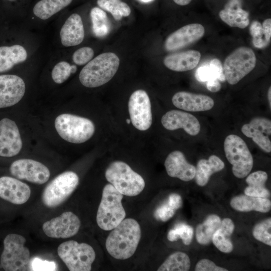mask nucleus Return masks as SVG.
Returning a JSON list of instances; mask_svg holds the SVG:
<instances>
[{"instance_id": "obj_11", "label": "nucleus", "mask_w": 271, "mask_h": 271, "mask_svg": "<svg viewBox=\"0 0 271 271\" xmlns=\"http://www.w3.org/2000/svg\"><path fill=\"white\" fill-rule=\"evenodd\" d=\"M128 107L133 125L140 130L148 129L152 124V113L147 93L142 89L134 91L129 97Z\"/></svg>"}, {"instance_id": "obj_48", "label": "nucleus", "mask_w": 271, "mask_h": 271, "mask_svg": "<svg viewBox=\"0 0 271 271\" xmlns=\"http://www.w3.org/2000/svg\"><path fill=\"white\" fill-rule=\"evenodd\" d=\"M139 1L142 3H148L151 2L153 1L154 0H139Z\"/></svg>"}, {"instance_id": "obj_12", "label": "nucleus", "mask_w": 271, "mask_h": 271, "mask_svg": "<svg viewBox=\"0 0 271 271\" xmlns=\"http://www.w3.org/2000/svg\"><path fill=\"white\" fill-rule=\"evenodd\" d=\"M80 226L78 217L74 213L67 211L46 221L42 225V229L49 237L67 238L76 235Z\"/></svg>"}, {"instance_id": "obj_26", "label": "nucleus", "mask_w": 271, "mask_h": 271, "mask_svg": "<svg viewBox=\"0 0 271 271\" xmlns=\"http://www.w3.org/2000/svg\"><path fill=\"white\" fill-rule=\"evenodd\" d=\"M224 162L217 156L212 155L208 159H201L197 164L195 175L196 183L204 186L208 182L211 176L224 168Z\"/></svg>"}, {"instance_id": "obj_13", "label": "nucleus", "mask_w": 271, "mask_h": 271, "mask_svg": "<svg viewBox=\"0 0 271 271\" xmlns=\"http://www.w3.org/2000/svg\"><path fill=\"white\" fill-rule=\"evenodd\" d=\"M10 171L16 178L37 184L45 183L50 176L49 170L46 166L32 159H20L14 162Z\"/></svg>"}, {"instance_id": "obj_10", "label": "nucleus", "mask_w": 271, "mask_h": 271, "mask_svg": "<svg viewBox=\"0 0 271 271\" xmlns=\"http://www.w3.org/2000/svg\"><path fill=\"white\" fill-rule=\"evenodd\" d=\"M256 63V56L251 48H237L224 61L223 68L225 80L231 85L237 84L254 69Z\"/></svg>"}, {"instance_id": "obj_39", "label": "nucleus", "mask_w": 271, "mask_h": 271, "mask_svg": "<svg viewBox=\"0 0 271 271\" xmlns=\"http://www.w3.org/2000/svg\"><path fill=\"white\" fill-rule=\"evenodd\" d=\"M252 234L257 240L269 246L271 245V218H269L253 227Z\"/></svg>"}, {"instance_id": "obj_27", "label": "nucleus", "mask_w": 271, "mask_h": 271, "mask_svg": "<svg viewBox=\"0 0 271 271\" xmlns=\"http://www.w3.org/2000/svg\"><path fill=\"white\" fill-rule=\"evenodd\" d=\"M27 58V52L20 45L0 47V72L11 69L15 65L23 62Z\"/></svg>"}, {"instance_id": "obj_17", "label": "nucleus", "mask_w": 271, "mask_h": 271, "mask_svg": "<svg viewBox=\"0 0 271 271\" xmlns=\"http://www.w3.org/2000/svg\"><path fill=\"white\" fill-rule=\"evenodd\" d=\"M241 132L252 141L263 151L271 152V121L263 117H255L249 123L244 124Z\"/></svg>"}, {"instance_id": "obj_29", "label": "nucleus", "mask_w": 271, "mask_h": 271, "mask_svg": "<svg viewBox=\"0 0 271 271\" xmlns=\"http://www.w3.org/2000/svg\"><path fill=\"white\" fill-rule=\"evenodd\" d=\"M73 0H38L33 6L35 16L43 20L52 16L69 6Z\"/></svg>"}, {"instance_id": "obj_18", "label": "nucleus", "mask_w": 271, "mask_h": 271, "mask_svg": "<svg viewBox=\"0 0 271 271\" xmlns=\"http://www.w3.org/2000/svg\"><path fill=\"white\" fill-rule=\"evenodd\" d=\"M161 122L167 129L174 130L183 128L191 136L197 135L201 128L198 119L188 112L172 110L167 112L162 117Z\"/></svg>"}, {"instance_id": "obj_41", "label": "nucleus", "mask_w": 271, "mask_h": 271, "mask_svg": "<svg viewBox=\"0 0 271 271\" xmlns=\"http://www.w3.org/2000/svg\"><path fill=\"white\" fill-rule=\"evenodd\" d=\"M176 210L166 202L160 206L155 211V218L163 222L168 221L172 218L175 213Z\"/></svg>"}, {"instance_id": "obj_43", "label": "nucleus", "mask_w": 271, "mask_h": 271, "mask_svg": "<svg viewBox=\"0 0 271 271\" xmlns=\"http://www.w3.org/2000/svg\"><path fill=\"white\" fill-rule=\"evenodd\" d=\"M31 266L33 270H55L56 264L54 262L35 258L32 262Z\"/></svg>"}, {"instance_id": "obj_3", "label": "nucleus", "mask_w": 271, "mask_h": 271, "mask_svg": "<svg viewBox=\"0 0 271 271\" xmlns=\"http://www.w3.org/2000/svg\"><path fill=\"white\" fill-rule=\"evenodd\" d=\"M122 198L123 195L111 184L104 186L96 215V222L101 229L112 230L124 219Z\"/></svg>"}, {"instance_id": "obj_8", "label": "nucleus", "mask_w": 271, "mask_h": 271, "mask_svg": "<svg viewBox=\"0 0 271 271\" xmlns=\"http://www.w3.org/2000/svg\"><path fill=\"white\" fill-rule=\"evenodd\" d=\"M224 150L228 161L232 166L233 175L240 179L247 176L252 169L253 160L243 140L237 135H228L224 142Z\"/></svg>"}, {"instance_id": "obj_19", "label": "nucleus", "mask_w": 271, "mask_h": 271, "mask_svg": "<svg viewBox=\"0 0 271 271\" xmlns=\"http://www.w3.org/2000/svg\"><path fill=\"white\" fill-rule=\"evenodd\" d=\"M31 195V189L17 179L3 176L0 178V197L16 205L26 203Z\"/></svg>"}, {"instance_id": "obj_16", "label": "nucleus", "mask_w": 271, "mask_h": 271, "mask_svg": "<svg viewBox=\"0 0 271 271\" xmlns=\"http://www.w3.org/2000/svg\"><path fill=\"white\" fill-rule=\"evenodd\" d=\"M25 83L16 75H0V108L12 106L18 103L24 96Z\"/></svg>"}, {"instance_id": "obj_44", "label": "nucleus", "mask_w": 271, "mask_h": 271, "mask_svg": "<svg viewBox=\"0 0 271 271\" xmlns=\"http://www.w3.org/2000/svg\"><path fill=\"white\" fill-rule=\"evenodd\" d=\"M168 203L176 210L179 209L182 205V200L180 195L176 193L170 195Z\"/></svg>"}, {"instance_id": "obj_46", "label": "nucleus", "mask_w": 271, "mask_h": 271, "mask_svg": "<svg viewBox=\"0 0 271 271\" xmlns=\"http://www.w3.org/2000/svg\"><path fill=\"white\" fill-rule=\"evenodd\" d=\"M192 0H173L177 5L180 6H186L188 5Z\"/></svg>"}, {"instance_id": "obj_5", "label": "nucleus", "mask_w": 271, "mask_h": 271, "mask_svg": "<svg viewBox=\"0 0 271 271\" xmlns=\"http://www.w3.org/2000/svg\"><path fill=\"white\" fill-rule=\"evenodd\" d=\"M54 124L61 138L74 144L85 142L92 137L95 131V126L91 120L69 113L58 115Z\"/></svg>"}, {"instance_id": "obj_36", "label": "nucleus", "mask_w": 271, "mask_h": 271, "mask_svg": "<svg viewBox=\"0 0 271 271\" xmlns=\"http://www.w3.org/2000/svg\"><path fill=\"white\" fill-rule=\"evenodd\" d=\"M96 3L100 8L109 12L117 21L128 16L131 13L129 6L121 0H97Z\"/></svg>"}, {"instance_id": "obj_6", "label": "nucleus", "mask_w": 271, "mask_h": 271, "mask_svg": "<svg viewBox=\"0 0 271 271\" xmlns=\"http://www.w3.org/2000/svg\"><path fill=\"white\" fill-rule=\"evenodd\" d=\"M26 238L20 234L11 233L4 240V250L0 259V267L6 271L28 270L30 252L25 246Z\"/></svg>"}, {"instance_id": "obj_22", "label": "nucleus", "mask_w": 271, "mask_h": 271, "mask_svg": "<svg viewBox=\"0 0 271 271\" xmlns=\"http://www.w3.org/2000/svg\"><path fill=\"white\" fill-rule=\"evenodd\" d=\"M60 39L65 47L80 44L84 38V29L81 16L77 14H71L61 28Z\"/></svg>"}, {"instance_id": "obj_34", "label": "nucleus", "mask_w": 271, "mask_h": 271, "mask_svg": "<svg viewBox=\"0 0 271 271\" xmlns=\"http://www.w3.org/2000/svg\"><path fill=\"white\" fill-rule=\"evenodd\" d=\"M92 28L97 37H104L110 31L111 25L106 13L101 8L93 7L90 11Z\"/></svg>"}, {"instance_id": "obj_38", "label": "nucleus", "mask_w": 271, "mask_h": 271, "mask_svg": "<svg viewBox=\"0 0 271 271\" xmlns=\"http://www.w3.org/2000/svg\"><path fill=\"white\" fill-rule=\"evenodd\" d=\"M76 70L77 67L75 65H70L66 61H61L53 67L51 76L55 83L61 84L68 79L70 75L74 73Z\"/></svg>"}, {"instance_id": "obj_28", "label": "nucleus", "mask_w": 271, "mask_h": 271, "mask_svg": "<svg viewBox=\"0 0 271 271\" xmlns=\"http://www.w3.org/2000/svg\"><path fill=\"white\" fill-rule=\"evenodd\" d=\"M234 224L233 221L228 218L223 219L220 226L214 233L212 241L215 246L224 253L231 252L233 248L230 236L233 233Z\"/></svg>"}, {"instance_id": "obj_49", "label": "nucleus", "mask_w": 271, "mask_h": 271, "mask_svg": "<svg viewBox=\"0 0 271 271\" xmlns=\"http://www.w3.org/2000/svg\"><path fill=\"white\" fill-rule=\"evenodd\" d=\"M126 121L127 123L129 124L130 122H131V120H130V119H126Z\"/></svg>"}, {"instance_id": "obj_33", "label": "nucleus", "mask_w": 271, "mask_h": 271, "mask_svg": "<svg viewBox=\"0 0 271 271\" xmlns=\"http://www.w3.org/2000/svg\"><path fill=\"white\" fill-rule=\"evenodd\" d=\"M195 77L202 82H207L212 79H217L222 82L226 80L222 64L219 59L216 58L212 59L209 64L199 67L196 71Z\"/></svg>"}, {"instance_id": "obj_30", "label": "nucleus", "mask_w": 271, "mask_h": 271, "mask_svg": "<svg viewBox=\"0 0 271 271\" xmlns=\"http://www.w3.org/2000/svg\"><path fill=\"white\" fill-rule=\"evenodd\" d=\"M267 178V173L262 171H257L249 174L245 180L248 186L244 189L245 194L260 198L270 197V192L265 186Z\"/></svg>"}, {"instance_id": "obj_31", "label": "nucleus", "mask_w": 271, "mask_h": 271, "mask_svg": "<svg viewBox=\"0 0 271 271\" xmlns=\"http://www.w3.org/2000/svg\"><path fill=\"white\" fill-rule=\"evenodd\" d=\"M249 33L255 48L263 49L267 47L270 42L271 19H265L262 25L258 21H253L250 26Z\"/></svg>"}, {"instance_id": "obj_35", "label": "nucleus", "mask_w": 271, "mask_h": 271, "mask_svg": "<svg viewBox=\"0 0 271 271\" xmlns=\"http://www.w3.org/2000/svg\"><path fill=\"white\" fill-rule=\"evenodd\" d=\"M191 266L188 255L185 252H176L170 255L158 268V271H187Z\"/></svg>"}, {"instance_id": "obj_25", "label": "nucleus", "mask_w": 271, "mask_h": 271, "mask_svg": "<svg viewBox=\"0 0 271 271\" xmlns=\"http://www.w3.org/2000/svg\"><path fill=\"white\" fill-rule=\"evenodd\" d=\"M219 16L222 21L232 27L244 29L249 24L248 13L233 0L219 12Z\"/></svg>"}, {"instance_id": "obj_4", "label": "nucleus", "mask_w": 271, "mask_h": 271, "mask_svg": "<svg viewBox=\"0 0 271 271\" xmlns=\"http://www.w3.org/2000/svg\"><path fill=\"white\" fill-rule=\"evenodd\" d=\"M105 176L119 192L125 196H137L145 186L142 177L122 161L111 163L106 169Z\"/></svg>"}, {"instance_id": "obj_32", "label": "nucleus", "mask_w": 271, "mask_h": 271, "mask_svg": "<svg viewBox=\"0 0 271 271\" xmlns=\"http://www.w3.org/2000/svg\"><path fill=\"white\" fill-rule=\"evenodd\" d=\"M221 222L218 215H209L205 220L199 224L196 228V237L198 242L205 245L211 241L213 235L220 226Z\"/></svg>"}, {"instance_id": "obj_40", "label": "nucleus", "mask_w": 271, "mask_h": 271, "mask_svg": "<svg viewBox=\"0 0 271 271\" xmlns=\"http://www.w3.org/2000/svg\"><path fill=\"white\" fill-rule=\"evenodd\" d=\"M93 50L89 47H83L77 50L73 54L75 64L82 65L89 62L94 56Z\"/></svg>"}, {"instance_id": "obj_1", "label": "nucleus", "mask_w": 271, "mask_h": 271, "mask_svg": "<svg viewBox=\"0 0 271 271\" xmlns=\"http://www.w3.org/2000/svg\"><path fill=\"white\" fill-rule=\"evenodd\" d=\"M141 230L139 223L134 219H124L112 229L107 236L105 246L113 258L126 259L134 253L140 242Z\"/></svg>"}, {"instance_id": "obj_15", "label": "nucleus", "mask_w": 271, "mask_h": 271, "mask_svg": "<svg viewBox=\"0 0 271 271\" xmlns=\"http://www.w3.org/2000/svg\"><path fill=\"white\" fill-rule=\"evenodd\" d=\"M204 27L194 23L184 26L171 34L165 42V48L168 51L182 49L200 39L204 35Z\"/></svg>"}, {"instance_id": "obj_14", "label": "nucleus", "mask_w": 271, "mask_h": 271, "mask_svg": "<svg viewBox=\"0 0 271 271\" xmlns=\"http://www.w3.org/2000/svg\"><path fill=\"white\" fill-rule=\"evenodd\" d=\"M22 141L16 122L8 118L0 120V156L14 157L19 153Z\"/></svg>"}, {"instance_id": "obj_37", "label": "nucleus", "mask_w": 271, "mask_h": 271, "mask_svg": "<svg viewBox=\"0 0 271 271\" xmlns=\"http://www.w3.org/2000/svg\"><path fill=\"white\" fill-rule=\"evenodd\" d=\"M193 236V228L184 223H179L173 229L169 230L167 238L170 241H174L181 238L185 245H189Z\"/></svg>"}, {"instance_id": "obj_2", "label": "nucleus", "mask_w": 271, "mask_h": 271, "mask_svg": "<svg viewBox=\"0 0 271 271\" xmlns=\"http://www.w3.org/2000/svg\"><path fill=\"white\" fill-rule=\"evenodd\" d=\"M119 63L118 57L114 53L100 54L82 68L79 75V80L86 87L100 86L113 78L118 70Z\"/></svg>"}, {"instance_id": "obj_23", "label": "nucleus", "mask_w": 271, "mask_h": 271, "mask_svg": "<svg viewBox=\"0 0 271 271\" xmlns=\"http://www.w3.org/2000/svg\"><path fill=\"white\" fill-rule=\"evenodd\" d=\"M200 58L199 51L191 50L168 55L163 62L165 66L171 70L184 72L195 68Z\"/></svg>"}, {"instance_id": "obj_20", "label": "nucleus", "mask_w": 271, "mask_h": 271, "mask_svg": "<svg viewBox=\"0 0 271 271\" xmlns=\"http://www.w3.org/2000/svg\"><path fill=\"white\" fill-rule=\"evenodd\" d=\"M172 101L176 107L192 112L209 110L214 105L213 99L207 95L185 91H180L175 93Z\"/></svg>"}, {"instance_id": "obj_47", "label": "nucleus", "mask_w": 271, "mask_h": 271, "mask_svg": "<svg viewBox=\"0 0 271 271\" xmlns=\"http://www.w3.org/2000/svg\"><path fill=\"white\" fill-rule=\"evenodd\" d=\"M268 100L270 108L271 107V87H270L268 90L267 93Z\"/></svg>"}, {"instance_id": "obj_21", "label": "nucleus", "mask_w": 271, "mask_h": 271, "mask_svg": "<svg viewBox=\"0 0 271 271\" xmlns=\"http://www.w3.org/2000/svg\"><path fill=\"white\" fill-rule=\"evenodd\" d=\"M164 165L168 175L184 181L194 178L196 167L189 163L184 154L179 151L170 153L166 159Z\"/></svg>"}, {"instance_id": "obj_7", "label": "nucleus", "mask_w": 271, "mask_h": 271, "mask_svg": "<svg viewBox=\"0 0 271 271\" xmlns=\"http://www.w3.org/2000/svg\"><path fill=\"white\" fill-rule=\"evenodd\" d=\"M57 252L70 271L90 270L96 256L91 245L75 240H68L60 244Z\"/></svg>"}, {"instance_id": "obj_45", "label": "nucleus", "mask_w": 271, "mask_h": 271, "mask_svg": "<svg viewBox=\"0 0 271 271\" xmlns=\"http://www.w3.org/2000/svg\"><path fill=\"white\" fill-rule=\"evenodd\" d=\"M206 86L207 89L213 92L219 91L221 89V84L217 79H212L207 82Z\"/></svg>"}, {"instance_id": "obj_24", "label": "nucleus", "mask_w": 271, "mask_h": 271, "mask_svg": "<svg viewBox=\"0 0 271 271\" xmlns=\"http://www.w3.org/2000/svg\"><path fill=\"white\" fill-rule=\"evenodd\" d=\"M231 207L239 211L252 210L262 213L268 212L271 208V202L268 198L240 195L233 197L230 201Z\"/></svg>"}, {"instance_id": "obj_9", "label": "nucleus", "mask_w": 271, "mask_h": 271, "mask_svg": "<svg viewBox=\"0 0 271 271\" xmlns=\"http://www.w3.org/2000/svg\"><path fill=\"white\" fill-rule=\"evenodd\" d=\"M78 184L79 178L75 172L66 171L59 174L44 190L43 203L48 208L60 205L71 195Z\"/></svg>"}, {"instance_id": "obj_42", "label": "nucleus", "mask_w": 271, "mask_h": 271, "mask_svg": "<svg viewBox=\"0 0 271 271\" xmlns=\"http://www.w3.org/2000/svg\"><path fill=\"white\" fill-rule=\"evenodd\" d=\"M196 271H227L226 268L216 265L212 261L208 259H202L196 265Z\"/></svg>"}]
</instances>
